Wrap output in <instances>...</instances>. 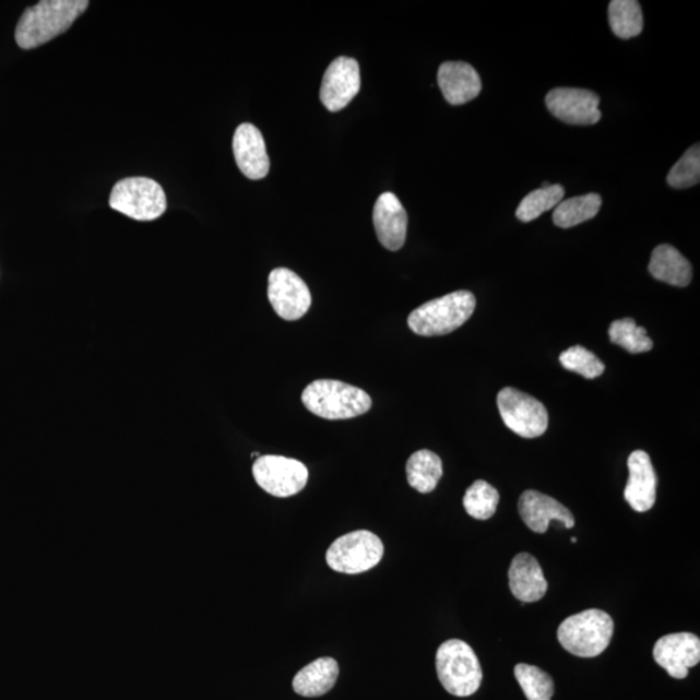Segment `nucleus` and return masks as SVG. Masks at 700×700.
Wrapping results in <instances>:
<instances>
[{
  "mask_svg": "<svg viewBox=\"0 0 700 700\" xmlns=\"http://www.w3.org/2000/svg\"><path fill=\"white\" fill-rule=\"evenodd\" d=\"M609 26L616 37L630 39L643 31L641 5L636 0H614L608 5Z\"/></svg>",
  "mask_w": 700,
  "mask_h": 700,
  "instance_id": "nucleus-24",
  "label": "nucleus"
},
{
  "mask_svg": "<svg viewBox=\"0 0 700 700\" xmlns=\"http://www.w3.org/2000/svg\"><path fill=\"white\" fill-rule=\"evenodd\" d=\"M500 494L495 487L484 480H477L466 490L463 497L464 510L477 521H488L496 514Z\"/></svg>",
  "mask_w": 700,
  "mask_h": 700,
  "instance_id": "nucleus-25",
  "label": "nucleus"
},
{
  "mask_svg": "<svg viewBox=\"0 0 700 700\" xmlns=\"http://www.w3.org/2000/svg\"><path fill=\"white\" fill-rule=\"evenodd\" d=\"M565 198L563 186L551 185L546 189L532 191L526 195L517 210V217L522 222L537 220L541 214L556 207Z\"/></svg>",
  "mask_w": 700,
  "mask_h": 700,
  "instance_id": "nucleus-26",
  "label": "nucleus"
},
{
  "mask_svg": "<svg viewBox=\"0 0 700 700\" xmlns=\"http://www.w3.org/2000/svg\"><path fill=\"white\" fill-rule=\"evenodd\" d=\"M497 406L506 427L524 439L539 438L549 425V415L543 402L514 388L498 393Z\"/></svg>",
  "mask_w": 700,
  "mask_h": 700,
  "instance_id": "nucleus-8",
  "label": "nucleus"
},
{
  "mask_svg": "<svg viewBox=\"0 0 700 700\" xmlns=\"http://www.w3.org/2000/svg\"><path fill=\"white\" fill-rule=\"evenodd\" d=\"M700 179V149L699 144L692 145L685 152L674 168L671 169L667 182L674 189H689L699 183Z\"/></svg>",
  "mask_w": 700,
  "mask_h": 700,
  "instance_id": "nucleus-30",
  "label": "nucleus"
},
{
  "mask_svg": "<svg viewBox=\"0 0 700 700\" xmlns=\"http://www.w3.org/2000/svg\"><path fill=\"white\" fill-rule=\"evenodd\" d=\"M436 671L449 695L470 697L480 689V662L473 648L464 641L449 640L441 644L436 653Z\"/></svg>",
  "mask_w": 700,
  "mask_h": 700,
  "instance_id": "nucleus-5",
  "label": "nucleus"
},
{
  "mask_svg": "<svg viewBox=\"0 0 700 700\" xmlns=\"http://www.w3.org/2000/svg\"><path fill=\"white\" fill-rule=\"evenodd\" d=\"M653 655L671 677L684 680L700 661L699 637L688 632L664 636L656 642Z\"/></svg>",
  "mask_w": 700,
  "mask_h": 700,
  "instance_id": "nucleus-13",
  "label": "nucleus"
},
{
  "mask_svg": "<svg viewBox=\"0 0 700 700\" xmlns=\"http://www.w3.org/2000/svg\"><path fill=\"white\" fill-rule=\"evenodd\" d=\"M438 82L443 98L453 106H462L479 96L480 75L473 66L463 61H447L441 64Z\"/></svg>",
  "mask_w": 700,
  "mask_h": 700,
  "instance_id": "nucleus-18",
  "label": "nucleus"
},
{
  "mask_svg": "<svg viewBox=\"0 0 700 700\" xmlns=\"http://www.w3.org/2000/svg\"><path fill=\"white\" fill-rule=\"evenodd\" d=\"M87 0H41L21 16L15 38L23 50H33L71 29L87 10Z\"/></svg>",
  "mask_w": 700,
  "mask_h": 700,
  "instance_id": "nucleus-1",
  "label": "nucleus"
},
{
  "mask_svg": "<svg viewBox=\"0 0 700 700\" xmlns=\"http://www.w3.org/2000/svg\"><path fill=\"white\" fill-rule=\"evenodd\" d=\"M518 509L525 525L536 533H545L551 522H559L567 530L574 525L572 512L565 505L537 490H525L519 498Z\"/></svg>",
  "mask_w": 700,
  "mask_h": 700,
  "instance_id": "nucleus-14",
  "label": "nucleus"
},
{
  "mask_svg": "<svg viewBox=\"0 0 700 700\" xmlns=\"http://www.w3.org/2000/svg\"><path fill=\"white\" fill-rule=\"evenodd\" d=\"M112 210L135 221L161 218L168 206L163 187L154 179L127 178L117 182L110 193Z\"/></svg>",
  "mask_w": 700,
  "mask_h": 700,
  "instance_id": "nucleus-6",
  "label": "nucleus"
},
{
  "mask_svg": "<svg viewBox=\"0 0 700 700\" xmlns=\"http://www.w3.org/2000/svg\"><path fill=\"white\" fill-rule=\"evenodd\" d=\"M600 96L589 90L559 87L546 95V106L558 120L570 124H594L601 120Z\"/></svg>",
  "mask_w": 700,
  "mask_h": 700,
  "instance_id": "nucleus-11",
  "label": "nucleus"
},
{
  "mask_svg": "<svg viewBox=\"0 0 700 700\" xmlns=\"http://www.w3.org/2000/svg\"><path fill=\"white\" fill-rule=\"evenodd\" d=\"M476 299L470 290H456L420 305L407 318L408 328L420 336H441L460 329L474 315Z\"/></svg>",
  "mask_w": 700,
  "mask_h": 700,
  "instance_id": "nucleus-3",
  "label": "nucleus"
},
{
  "mask_svg": "<svg viewBox=\"0 0 700 700\" xmlns=\"http://www.w3.org/2000/svg\"><path fill=\"white\" fill-rule=\"evenodd\" d=\"M559 360L566 370L580 373L585 379H595L605 372L602 360L581 345L571 346L561 353Z\"/></svg>",
  "mask_w": 700,
  "mask_h": 700,
  "instance_id": "nucleus-29",
  "label": "nucleus"
},
{
  "mask_svg": "<svg viewBox=\"0 0 700 700\" xmlns=\"http://www.w3.org/2000/svg\"><path fill=\"white\" fill-rule=\"evenodd\" d=\"M629 480L624 498L637 512H646L656 501V474L650 455L636 450L628 459Z\"/></svg>",
  "mask_w": 700,
  "mask_h": 700,
  "instance_id": "nucleus-16",
  "label": "nucleus"
},
{
  "mask_svg": "<svg viewBox=\"0 0 700 700\" xmlns=\"http://www.w3.org/2000/svg\"><path fill=\"white\" fill-rule=\"evenodd\" d=\"M259 487L274 497H293L307 487L309 471L300 461L282 455H261L253 463Z\"/></svg>",
  "mask_w": 700,
  "mask_h": 700,
  "instance_id": "nucleus-9",
  "label": "nucleus"
},
{
  "mask_svg": "<svg viewBox=\"0 0 700 700\" xmlns=\"http://www.w3.org/2000/svg\"><path fill=\"white\" fill-rule=\"evenodd\" d=\"M339 664L332 657H320L304 667L294 678L296 695L305 698H317L328 695L334 688L339 677Z\"/></svg>",
  "mask_w": 700,
  "mask_h": 700,
  "instance_id": "nucleus-20",
  "label": "nucleus"
},
{
  "mask_svg": "<svg viewBox=\"0 0 700 700\" xmlns=\"http://www.w3.org/2000/svg\"><path fill=\"white\" fill-rule=\"evenodd\" d=\"M384 545L370 531H355L334 541L325 554L331 570L346 574L364 573L380 563Z\"/></svg>",
  "mask_w": 700,
  "mask_h": 700,
  "instance_id": "nucleus-7",
  "label": "nucleus"
},
{
  "mask_svg": "<svg viewBox=\"0 0 700 700\" xmlns=\"http://www.w3.org/2000/svg\"><path fill=\"white\" fill-rule=\"evenodd\" d=\"M443 470L438 454L431 450H418L406 463L407 482L419 494H431L438 487Z\"/></svg>",
  "mask_w": 700,
  "mask_h": 700,
  "instance_id": "nucleus-22",
  "label": "nucleus"
},
{
  "mask_svg": "<svg viewBox=\"0 0 700 700\" xmlns=\"http://www.w3.org/2000/svg\"><path fill=\"white\" fill-rule=\"evenodd\" d=\"M373 226L380 245L390 251H399L405 245L407 213L394 193H381L373 206Z\"/></svg>",
  "mask_w": 700,
  "mask_h": 700,
  "instance_id": "nucleus-17",
  "label": "nucleus"
},
{
  "mask_svg": "<svg viewBox=\"0 0 700 700\" xmlns=\"http://www.w3.org/2000/svg\"><path fill=\"white\" fill-rule=\"evenodd\" d=\"M360 90L358 61L341 57L331 62L323 75L321 102L330 112H339L356 98Z\"/></svg>",
  "mask_w": 700,
  "mask_h": 700,
  "instance_id": "nucleus-12",
  "label": "nucleus"
},
{
  "mask_svg": "<svg viewBox=\"0 0 700 700\" xmlns=\"http://www.w3.org/2000/svg\"><path fill=\"white\" fill-rule=\"evenodd\" d=\"M510 591L518 601L533 603L545 597L547 581L537 559L521 553L512 559L509 570Z\"/></svg>",
  "mask_w": 700,
  "mask_h": 700,
  "instance_id": "nucleus-19",
  "label": "nucleus"
},
{
  "mask_svg": "<svg viewBox=\"0 0 700 700\" xmlns=\"http://www.w3.org/2000/svg\"><path fill=\"white\" fill-rule=\"evenodd\" d=\"M615 624L602 609H585L570 616L558 628V641L574 656L595 657L608 648Z\"/></svg>",
  "mask_w": 700,
  "mask_h": 700,
  "instance_id": "nucleus-4",
  "label": "nucleus"
},
{
  "mask_svg": "<svg viewBox=\"0 0 700 700\" xmlns=\"http://www.w3.org/2000/svg\"><path fill=\"white\" fill-rule=\"evenodd\" d=\"M301 401L311 414L329 420L357 418L372 406L364 390L332 379L315 380L305 388Z\"/></svg>",
  "mask_w": 700,
  "mask_h": 700,
  "instance_id": "nucleus-2",
  "label": "nucleus"
},
{
  "mask_svg": "<svg viewBox=\"0 0 700 700\" xmlns=\"http://www.w3.org/2000/svg\"><path fill=\"white\" fill-rule=\"evenodd\" d=\"M649 272L655 280L675 287H688L692 278L691 263L669 245H662L654 249Z\"/></svg>",
  "mask_w": 700,
  "mask_h": 700,
  "instance_id": "nucleus-21",
  "label": "nucleus"
},
{
  "mask_svg": "<svg viewBox=\"0 0 700 700\" xmlns=\"http://www.w3.org/2000/svg\"><path fill=\"white\" fill-rule=\"evenodd\" d=\"M268 297L275 313L284 321L300 320L311 307L307 283L286 268L274 269L270 273Z\"/></svg>",
  "mask_w": 700,
  "mask_h": 700,
  "instance_id": "nucleus-10",
  "label": "nucleus"
},
{
  "mask_svg": "<svg viewBox=\"0 0 700 700\" xmlns=\"http://www.w3.org/2000/svg\"><path fill=\"white\" fill-rule=\"evenodd\" d=\"M571 541H572V544H577V543H578L577 537H572V539H571Z\"/></svg>",
  "mask_w": 700,
  "mask_h": 700,
  "instance_id": "nucleus-31",
  "label": "nucleus"
},
{
  "mask_svg": "<svg viewBox=\"0 0 700 700\" xmlns=\"http://www.w3.org/2000/svg\"><path fill=\"white\" fill-rule=\"evenodd\" d=\"M609 339L629 353H644L653 349L654 343L648 336L646 329L639 328L632 318H622L609 325Z\"/></svg>",
  "mask_w": 700,
  "mask_h": 700,
  "instance_id": "nucleus-27",
  "label": "nucleus"
},
{
  "mask_svg": "<svg viewBox=\"0 0 700 700\" xmlns=\"http://www.w3.org/2000/svg\"><path fill=\"white\" fill-rule=\"evenodd\" d=\"M233 150L235 161L247 178L259 180L269 175L270 161L266 144L261 131L254 124L241 123L235 130Z\"/></svg>",
  "mask_w": 700,
  "mask_h": 700,
  "instance_id": "nucleus-15",
  "label": "nucleus"
},
{
  "mask_svg": "<svg viewBox=\"0 0 700 700\" xmlns=\"http://www.w3.org/2000/svg\"><path fill=\"white\" fill-rule=\"evenodd\" d=\"M601 206L602 198L598 193L571 198L560 201L554 211L553 221L556 226L561 228L578 226L597 216Z\"/></svg>",
  "mask_w": 700,
  "mask_h": 700,
  "instance_id": "nucleus-23",
  "label": "nucleus"
},
{
  "mask_svg": "<svg viewBox=\"0 0 700 700\" xmlns=\"http://www.w3.org/2000/svg\"><path fill=\"white\" fill-rule=\"evenodd\" d=\"M515 678L526 699L529 700H551L554 695V681L545 671L530 664H518Z\"/></svg>",
  "mask_w": 700,
  "mask_h": 700,
  "instance_id": "nucleus-28",
  "label": "nucleus"
}]
</instances>
